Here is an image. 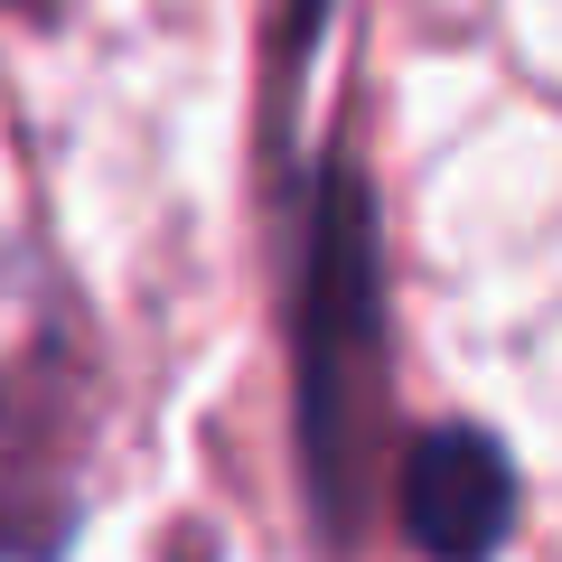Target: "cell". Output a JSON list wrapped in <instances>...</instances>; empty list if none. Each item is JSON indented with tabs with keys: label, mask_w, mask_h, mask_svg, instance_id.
I'll use <instances>...</instances> for the list:
<instances>
[{
	"label": "cell",
	"mask_w": 562,
	"mask_h": 562,
	"mask_svg": "<svg viewBox=\"0 0 562 562\" xmlns=\"http://www.w3.org/2000/svg\"><path fill=\"white\" fill-rule=\"evenodd\" d=\"M403 525H413L422 553L441 562H487L497 535L516 525V469L487 431L450 422V431H422V450L403 460Z\"/></svg>",
	"instance_id": "7a4b0ae2"
},
{
	"label": "cell",
	"mask_w": 562,
	"mask_h": 562,
	"mask_svg": "<svg viewBox=\"0 0 562 562\" xmlns=\"http://www.w3.org/2000/svg\"><path fill=\"white\" fill-rule=\"evenodd\" d=\"M20 10H47V0H20Z\"/></svg>",
	"instance_id": "3957f363"
},
{
	"label": "cell",
	"mask_w": 562,
	"mask_h": 562,
	"mask_svg": "<svg viewBox=\"0 0 562 562\" xmlns=\"http://www.w3.org/2000/svg\"><path fill=\"white\" fill-rule=\"evenodd\" d=\"M113 375L66 272L0 216V562H57L103 469Z\"/></svg>",
	"instance_id": "6da1fadb"
}]
</instances>
